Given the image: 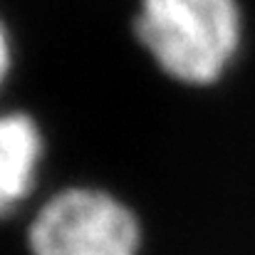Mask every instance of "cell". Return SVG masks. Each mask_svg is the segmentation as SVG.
Listing matches in <instances>:
<instances>
[{
	"label": "cell",
	"instance_id": "3957f363",
	"mask_svg": "<svg viewBox=\"0 0 255 255\" xmlns=\"http://www.w3.org/2000/svg\"><path fill=\"white\" fill-rule=\"evenodd\" d=\"M42 136L27 114H0V216L10 213L35 186Z\"/></svg>",
	"mask_w": 255,
	"mask_h": 255
},
{
	"label": "cell",
	"instance_id": "7a4b0ae2",
	"mask_svg": "<svg viewBox=\"0 0 255 255\" xmlns=\"http://www.w3.org/2000/svg\"><path fill=\"white\" fill-rule=\"evenodd\" d=\"M32 255H136L139 223L114 196L70 188L52 196L30 226Z\"/></svg>",
	"mask_w": 255,
	"mask_h": 255
},
{
	"label": "cell",
	"instance_id": "6da1fadb",
	"mask_svg": "<svg viewBox=\"0 0 255 255\" xmlns=\"http://www.w3.org/2000/svg\"><path fill=\"white\" fill-rule=\"evenodd\" d=\"M136 35L169 77L208 85L238 50L241 12L236 0H141Z\"/></svg>",
	"mask_w": 255,
	"mask_h": 255
},
{
	"label": "cell",
	"instance_id": "277c9868",
	"mask_svg": "<svg viewBox=\"0 0 255 255\" xmlns=\"http://www.w3.org/2000/svg\"><path fill=\"white\" fill-rule=\"evenodd\" d=\"M7 65H10L7 37H5V32H2V27H0V82H2V77H5V72H7Z\"/></svg>",
	"mask_w": 255,
	"mask_h": 255
}]
</instances>
